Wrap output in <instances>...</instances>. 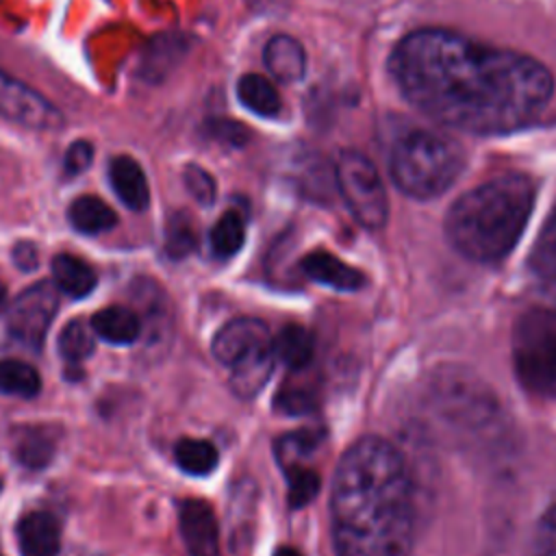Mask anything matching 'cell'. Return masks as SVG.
<instances>
[{
    "label": "cell",
    "mask_w": 556,
    "mask_h": 556,
    "mask_svg": "<svg viewBox=\"0 0 556 556\" xmlns=\"http://www.w3.org/2000/svg\"><path fill=\"white\" fill-rule=\"evenodd\" d=\"M237 96L245 109L261 117H276L282 109L278 89L261 74L241 76L237 83Z\"/></svg>",
    "instance_id": "obj_21"
},
{
    "label": "cell",
    "mask_w": 556,
    "mask_h": 556,
    "mask_svg": "<svg viewBox=\"0 0 556 556\" xmlns=\"http://www.w3.org/2000/svg\"><path fill=\"white\" fill-rule=\"evenodd\" d=\"M187 39L180 35H159L150 41L148 50L143 52L139 72L148 83L163 80L187 54Z\"/></svg>",
    "instance_id": "obj_16"
},
{
    "label": "cell",
    "mask_w": 556,
    "mask_h": 556,
    "mask_svg": "<svg viewBox=\"0 0 556 556\" xmlns=\"http://www.w3.org/2000/svg\"><path fill=\"white\" fill-rule=\"evenodd\" d=\"M56 430L52 426H17L11 430V454L28 469L46 467L56 452Z\"/></svg>",
    "instance_id": "obj_12"
},
{
    "label": "cell",
    "mask_w": 556,
    "mask_h": 556,
    "mask_svg": "<svg viewBox=\"0 0 556 556\" xmlns=\"http://www.w3.org/2000/svg\"><path fill=\"white\" fill-rule=\"evenodd\" d=\"M70 224L83 235H100L117 224L115 211L98 195H78L67 208Z\"/></svg>",
    "instance_id": "obj_19"
},
{
    "label": "cell",
    "mask_w": 556,
    "mask_h": 556,
    "mask_svg": "<svg viewBox=\"0 0 556 556\" xmlns=\"http://www.w3.org/2000/svg\"><path fill=\"white\" fill-rule=\"evenodd\" d=\"M195 245H198V235H195L193 219L185 211H178V213L169 215V219L165 224V252H167V256L185 258L195 250Z\"/></svg>",
    "instance_id": "obj_27"
},
{
    "label": "cell",
    "mask_w": 556,
    "mask_h": 556,
    "mask_svg": "<svg viewBox=\"0 0 556 556\" xmlns=\"http://www.w3.org/2000/svg\"><path fill=\"white\" fill-rule=\"evenodd\" d=\"M52 278L56 289L70 298H87L98 285L93 267L74 254H56L52 258Z\"/></svg>",
    "instance_id": "obj_18"
},
{
    "label": "cell",
    "mask_w": 556,
    "mask_h": 556,
    "mask_svg": "<svg viewBox=\"0 0 556 556\" xmlns=\"http://www.w3.org/2000/svg\"><path fill=\"white\" fill-rule=\"evenodd\" d=\"M0 491H2V480H0Z\"/></svg>",
    "instance_id": "obj_38"
},
{
    "label": "cell",
    "mask_w": 556,
    "mask_h": 556,
    "mask_svg": "<svg viewBox=\"0 0 556 556\" xmlns=\"http://www.w3.org/2000/svg\"><path fill=\"white\" fill-rule=\"evenodd\" d=\"M513 365L534 395L556 397V306L526 311L513 330Z\"/></svg>",
    "instance_id": "obj_5"
},
{
    "label": "cell",
    "mask_w": 556,
    "mask_h": 556,
    "mask_svg": "<svg viewBox=\"0 0 556 556\" xmlns=\"http://www.w3.org/2000/svg\"><path fill=\"white\" fill-rule=\"evenodd\" d=\"M465 167L463 146L437 130H410L391 148L389 169L395 187L417 200L447 191Z\"/></svg>",
    "instance_id": "obj_4"
},
{
    "label": "cell",
    "mask_w": 556,
    "mask_h": 556,
    "mask_svg": "<svg viewBox=\"0 0 556 556\" xmlns=\"http://www.w3.org/2000/svg\"><path fill=\"white\" fill-rule=\"evenodd\" d=\"M274 348L269 328L254 317H239L222 326L213 339V356L224 367H235L265 350Z\"/></svg>",
    "instance_id": "obj_9"
},
{
    "label": "cell",
    "mask_w": 556,
    "mask_h": 556,
    "mask_svg": "<svg viewBox=\"0 0 556 556\" xmlns=\"http://www.w3.org/2000/svg\"><path fill=\"white\" fill-rule=\"evenodd\" d=\"M274 354L291 371H302L313 361L315 341L306 328L291 324L274 337Z\"/></svg>",
    "instance_id": "obj_20"
},
{
    "label": "cell",
    "mask_w": 556,
    "mask_h": 556,
    "mask_svg": "<svg viewBox=\"0 0 556 556\" xmlns=\"http://www.w3.org/2000/svg\"><path fill=\"white\" fill-rule=\"evenodd\" d=\"M530 556H556V502L541 515L536 523Z\"/></svg>",
    "instance_id": "obj_30"
},
{
    "label": "cell",
    "mask_w": 556,
    "mask_h": 556,
    "mask_svg": "<svg viewBox=\"0 0 556 556\" xmlns=\"http://www.w3.org/2000/svg\"><path fill=\"white\" fill-rule=\"evenodd\" d=\"M4 300H7V287L0 282V308H2V304H4Z\"/></svg>",
    "instance_id": "obj_37"
},
{
    "label": "cell",
    "mask_w": 556,
    "mask_h": 556,
    "mask_svg": "<svg viewBox=\"0 0 556 556\" xmlns=\"http://www.w3.org/2000/svg\"><path fill=\"white\" fill-rule=\"evenodd\" d=\"M59 308V291L50 280L24 289L7 308L9 334L28 350H41Z\"/></svg>",
    "instance_id": "obj_7"
},
{
    "label": "cell",
    "mask_w": 556,
    "mask_h": 556,
    "mask_svg": "<svg viewBox=\"0 0 556 556\" xmlns=\"http://www.w3.org/2000/svg\"><path fill=\"white\" fill-rule=\"evenodd\" d=\"M274 556H302V554L295 547H278L274 552Z\"/></svg>",
    "instance_id": "obj_36"
},
{
    "label": "cell",
    "mask_w": 556,
    "mask_h": 556,
    "mask_svg": "<svg viewBox=\"0 0 556 556\" xmlns=\"http://www.w3.org/2000/svg\"><path fill=\"white\" fill-rule=\"evenodd\" d=\"M265 65L282 83H298L306 74V52L291 35H274L265 46Z\"/></svg>",
    "instance_id": "obj_15"
},
{
    "label": "cell",
    "mask_w": 556,
    "mask_h": 556,
    "mask_svg": "<svg viewBox=\"0 0 556 556\" xmlns=\"http://www.w3.org/2000/svg\"><path fill=\"white\" fill-rule=\"evenodd\" d=\"M56 348H59V354L63 356V361L70 365H78V363L87 361L96 350V339H93L91 326H87L80 319L65 324L63 330L59 332Z\"/></svg>",
    "instance_id": "obj_26"
},
{
    "label": "cell",
    "mask_w": 556,
    "mask_h": 556,
    "mask_svg": "<svg viewBox=\"0 0 556 556\" xmlns=\"http://www.w3.org/2000/svg\"><path fill=\"white\" fill-rule=\"evenodd\" d=\"M334 178L354 219L369 230H380L389 217L387 189L367 156L356 150H343L334 165Z\"/></svg>",
    "instance_id": "obj_6"
},
{
    "label": "cell",
    "mask_w": 556,
    "mask_h": 556,
    "mask_svg": "<svg viewBox=\"0 0 556 556\" xmlns=\"http://www.w3.org/2000/svg\"><path fill=\"white\" fill-rule=\"evenodd\" d=\"M182 178H185L187 191L195 198V202H200L202 206H211L213 204L217 189H215L213 176L206 169H202L200 165L191 163V165L185 167Z\"/></svg>",
    "instance_id": "obj_31"
},
{
    "label": "cell",
    "mask_w": 556,
    "mask_h": 556,
    "mask_svg": "<svg viewBox=\"0 0 556 556\" xmlns=\"http://www.w3.org/2000/svg\"><path fill=\"white\" fill-rule=\"evenodd\" d=\"M176 465L189 476H208L217 467V450L204 439H180L174 447Z\"/></svg>",
    "instance_id": "obj_23"
},
{
    "label": "cell",
    "mask_w": 556,
    "mask_h": 556,
    "mask_svg": "<svg viewBox=\"0 0 556 556\" xmlns=\"http://www.w3.org/2000/svg\"><path fill=\"white\" fill-rule=\"evenodd\" d=\"M389 65L415 109L473 135H504L532 124L554 91L552 72L541 61L447 28L408 33Z\"/></svg>",
    "instance_id": "obj_1"
},
{
    "label": "cell",
    "mask_w": 556,
    "mask_h": 556,
    "mask_svg": "<svg viewBox=\"0 0 556 556\" xmlns=\"http://www.w3.org/2000/svg\"><path fill=\"white\" fill-rule=\"evenodd\" d=\"M208 241H211V250L217 258L235 256L241 250L243 241H245V219H243V215L237 208L226 211L215 222V226L211 228Z\"/></svg>",
    "instance_id": "obj_24"
},
{
    "label": "cell",
    "mask_w": 556,
    "mask_h": 556,
    "mask_svg": "<svg viewBox=\"0 0 556 556\" xmlns=\"http://www.w3.org/2000/svg\"><path fill=\"white\" fill-rule=\"evenodd\" d=\"M278 404L287 410V413H304L313 406V393L300 384V387H285L278 395Z\"/></svg>",
    "instance_id": "obj_34"
},
{
    "label": "cell",
    "mask_w": 556,
    "mask_h": 556,
    "mask_svg": "<svg viewBox=\"0 0 556 556\" xmlns=\"http://www.w3.org/2000/svg\"><path fill=\"white\" fill-rule=\"evenodd\" d=\"M37 248L28 241H20L13 248V263L22 269V271H33L37 267Z\"/></svg>",
    "instance_id": "obj_35"
},
{
    "label": "cell",
    "mask_w": 556,
    "mask_h": 556,
    "mask_svg": "<svg viewBox=\"0 0 556 556\" xmlns=\"http://www.w3.org/2000/svg\"><path fill=\"white\" fill-rule=\"evenodd\" d=\"M0 115L33 130H56L63 126L61 111L26 83L0 70Z\"/></svg>",
    "instance_id": "obj_8"
},
{
    "label": "cell",
    "mask_w": 556,
    "mask_h": 556,
    "mask_svg": "<svg viewBox=\"0 0 556 556\" xmlns=\"http://www.w3.org/2000/svg\"><path fill=\"white\" fill-rule=\"evenodd\" d=\"M206 128L213 139L224 141L228 146H243L248 139V130L232 119H208Z\"/></svg>",
    "instance_id": "obj_33"
},
{
    "label": "cell",
    "mask_w": 556,
    "mask_h": 556,
    "mask_svg": "<svg viewBox=\"0 0 556 556\" xmlns=\"http://www.w3.org/2000/svg\"><path fill=\"white\" fill-rule=\"evenodd\" d=\"M330 521L337 556H410L413 480L404 454L382 437H361L341 456Z\"/></svg>",
    "instance_id": "obj_2"
},
{
    "label": "cell",
    "mask_w": 556,
    "mask_h": 556,
    "mask_svg": "<svg viewBox=\"0 0 556 556\" xmlns=\"http://www.w3.org/2000/svg\"><path fill=\"white\" fill-rule=\"evenodd\" d=\"M319 434L308 430H298L282 434L276 441V458L282 465V469L293 465H304V460L311 456V452L317 447Z\"/></svg>",
    "instance_id": "obj_28"
},
{
    "label": "cell",
    "mask_w": 556,
    "mask_h": 556,
    "mask_svg": "<svg viewBox=\"0 0 556 556\" xmlns=\"http://www.w3.org/2000/svg\"><path fill=\"white\" fill-rule=\"evenodd\" d=\"M91 159H93V146L85 139H78L67 148L63 159V169L67 176H78L91 165Z\"/></svg>",
    "instance_id": "obj_32"
},
{
    "label": "cell",
    "mask_w": 556,
    "mask_h": 556,
    "mask_svg": "<svg viewBox=\"0 0 556 556\" xmlns=\"http://www.w3.org/2000/svg\"><path fill=\"white\" fill-rule=\"evenodd\" d=\"M530 269L532 274L545 282L556 285V204L552 206L534 245L530 252Z\"/></svg>",
    "instance_id": "obj_22"
},
{
    "label": "cell",
    "mask_w": 556,
    "mask_h": 556,
    "mask_svg": "<svg viewBox=\"0 0 556 556\" xmlns=\"http://www.w3.org/2000/svg\"><path fill=\"white\" fill-rule=\"evenodd\" d=\"M15 536L22 556H56L61 549V526L46 510L26 513L15 526Z\"/></svg>",
    "instance_id": "obj_11"
},
{
    "label": "cell",
    "mask_w": 556,
    "mask_h": 556,
    "mask_svg": "<svg viewBox=\"0 0 556 556\" xmlns=\"http://www.w3.org/2000/svg\"><path fill=\"white\" fill-rule=\"evenodd\" d=\"M302 274L306 278H311L313 282L326 285L330 289H339V291H356L365 285V276L348 265L345 261L337 258L334 254L326 252V250H315L311 254H306L300 263Z\"/></svg>",
    "instance_id": "obj_13"
},
{
    "label": "cell",
    "mask_w": 556,
    "mask_h": 556,
    "mask_svg": "<svg viewBox=\"0 0 556 556\" xmlns=\"http://www.w3.org/2000/svg\"><path fill=\"white\" fill-rule=\"evenodd\" d=\"M93 334L113 345H130L141 332V321L135 311L126 306H109L98 311L89 321Z\"/></svg>",
    "instance_id": "obj_17"
},
{
    "label": "cell",
    "mask_w": 556,
    "mask_h": 556,
    "mask_svg": "<svg viewBox=\"0 0 556 556\" xmlns=\"http://www.w3.org/2000/svg\"><path fill=\"white\" fill-rule=\"evenodd\" d=\"M287 473V500L291 508L306 506L319 491V473L304 465H293L285 469Z\"/></svg>",
    "instance_id": "obj_29"
},
{
    "label": "cell",
    "mask_w": 556,
    "mask_h": 556,
    "mask_svg": "<svg viewBox=\"0 0 556 556\" xmlns=\"http://www.w3.org/2000/svg\"><path fill=\"white\" fill-rule=\"evenodd\" d=\"M109 182L115 195L122 200V204H126L130 211H143L148 206V180L141 165L135 159L126 154L113 156L109 163Z\"/></svg>",
    "instance_id": "obj_14"
},
{
    "label": "cell",
    "mask_w": 556,
    "mask_h": 556,
    "mask_svg": "<svg viewBox=\"0 0 556 556\" xmlns=\"http://www.w3.org/2000/svg\"><path fill=\"white\" fill-rule=\"evenodd\" d=\"M532 206V180L523 174H504L469 189L450 206L445 235L463 256L495 263L517 245Z\"/></svg>",
    "instance_id": "obj_3"
},
{
    "label": "cell",
    "mask_w": 556,
    "mask_h": 556,
    "mask_svg": "<svg viewBox=\"0 0 556 556\" xmlns=\"http://www.w3.org/2000/svg\"><path fill=\"white\" fill-rule=\"evenodd\" d=\"M178 523L189 556H219V530L211 504L195 497L182 500Z\"/></svg>",
    "instance_id": "obj_10"
},
{
    "label": "cell",
    "mask_w": 556,
    "mask_h": 556,
    "mask_svg": "<svg viewBox=\"0 0 556 556\" xmlns=\"http://www.w3.org/2000/svg\"><path fill=\"white\" fill-rule=\"evenodd\" d=\"M0 391L17 397H35L41 391V376L26 361H0Z\"/></svg>",
    "instance_id": "obj_25"
}]
</instances>
